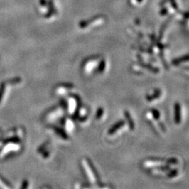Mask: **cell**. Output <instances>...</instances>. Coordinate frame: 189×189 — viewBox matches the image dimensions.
<instances>
[{
  "label": "cell",
  "instance_id": "277c9868",
  "mask_svg": "<svg viewBox=\"0 0 189 189\" xmlns=\"http://www.w3.org/2000/svg\"><path fill=\"white\" fill-rule=\"evenodd\" d=\"M124 125H125L124 121H119V123H116V124L114 125L113 127H112V128L109 129V130L108 131V134H114L116 131H117V130H119V129L121 128V127H123Z\"/></svg>",
  "mask_w": 189,
  "mask_h": 189
},
{
  "label": "cell",
  "instance_id": "4fadbf2b",
  "mask_svg": "<svg viewBox=\"0 0 189 189\" xmlns=\"http://www.w3.org/2000/svg\"><path fill=\"white\" fill-rule=\"evenodd\" d=\"M177 171L176 170H174L171 171V172H170V174H168V176L170 177H173L174 176L177 175Z\"/></svg>",
  "mask_w": 189,
  "mask_h": 189
},
{
  "label": "cell",
  "instance_id": "7a4b0ae2",
  "mask_svg": "<svg viewBox=\"0 0 189 189\" xmlns=\"http://www.w3.org/2000/svg\"><path fill=\"white\" fill-rule=\"evenodd\" d=\"M97 60L96 59H92V60H89L85 63L84 65V70L86 72H90L92 69L95 68L96 67V65L97 64Z\"/></svg>",
  "mask_w": 189,
  "mask_h": 189
},
{
  "label": "cell",
  "instance_id": "30bf717a",
  "mask_svg": "<svg viewBox=\"0 0 189 189\" xmlns=\"http://www.w3.org/2000/svg\"><path fill=\"white\" fill-rule=\"evenodd\" d=\"M105 67H106V63L104 60L101 61L98 66V72H102L104 70Z\"/></svg>",
  "mask_w": 189,
  "mask_h": 189
},
{
  "label": "cell",
  "instance_id": "5b68a950",
  "mask_svg": "<svg viewBox=\"0 0 189 189\" xmlns=\"http://www.w3.org/2000/svg\"><path fill=\"white\" fill-rule=\"evenodd\" d=\"M72 88H73V85L72 84H66L64 85H61V86H60L59 88L57 89V92L60 94H63Z\"/></svg>",
  "mask_w": 189,
  "mask_h": 189
},
{
  "label": "cell",
  "instance_id": "ba28073f",
  "mask_svg": "<svg viewBox=\"0 0 189 189\" xmlns=\"http://www.w3.org/2000/svg\"><path fill=\"white\" fill-rule=\"evenodd\" d=\"M188 56L186 55V56H184V57L179 58V59L174 60L173 61V63H173L174 65H178V64H179V63H182V62L187 61V60H188Z\"/></svg>",
  "mask_w": 189,
  "mask_h": 189
},
{
  "label": "cell",
  "instance_id": "9c48e42d",
  "mask_svg": "<svg viewBox=\"0 0 189 189\" xmlns=\"http://www.w3.org/2000/svg\"><path fill=\"white\" fill-rule=\"evenodd\" d=\"M65 126L67 127V130L71 131V130H72V129L74 128L73 123H72V121H70V120H67L66 123H65Z\"/></svg>",
  "mask_w": 189,
  "mask_h": 189
},
{
  "label": "cell",
  "instance_id": "3957f363",
  "mask_svg": "<svg viewBox=\"0 0 189 189\" xmlns=\"http://www.w3.org/2000/svg\"><path fill=\"white\" fill-rule=\"evenodd\" d=\"M174 119H175V123L177 124H179L181 121V107L179 103H177L174 106Z\"/></svg>",
  "mask_w": 189,
  "mask_h": 189
},
{
  "label": "cell",
  "instance_id": "8fae6325",
  "mask_svg": "<svg viewBox=\"0 0 189 189\" xmlns=\"http://www.w3.org/2000/svg\"><path fill=\"white\" fill-rule=\"evenodd\" d=\"M151 114H152V116L153 118H154V119L158 120L160 118V113L158 112V111L156 110V109H153L151 112Z\"/></svg>",
  "mask_w": 189,
  "mask_h": 189
},
{
  "label": "cell",
  "instance_id": "6da1fadb",
  "mask_svg": "<svg viewBox=\"0 0 189 189\" xmlns=\"http://www.w3.org/2000/svg\"><path fill=\"white\" fill-rule=\"evenodd\" d=\"M79 100L77 99V97L74 96L70 98L69 101V112L70 114H74L76 112V109L77 107Z\"/></svg>",
  "mask_w": 189,
  "mask_h": 189
},
{
  "label": "cell",
  "instance_id": "52a82bcc",
  "mask_svg": "<svg viewBox=\"0 0 189 189\" xmlns=\"http://www.w3.org/2000/svg\"><path fill=\"white\" fill-rule=\"evenodd\" d=\"M161 90H156L155 92H154L153 95H148L146 97V99L148 101H153L154 100V99H157V98H158L160 96H161Z\"/></svg>",
  "mask_w": 189,
  "mask_h": 189
},
{
  "label": "cell",
  "instance_id": "7c38bea8",
  "mask_svg": "<svg viewBox=\"0 0 189 189\" xmlns=\"http://www.w3.org/2000/svg\"><path fill=\"white\" fill-rule=\"evenodd\" d=\"M103 109H102V108H99L97 109V114H96V117H97V119H100V118L102 117V114H103Z\"/></svg>",
  "mask_w": 189,
  "mask_h": 189
},
{
  "label": "cell",
  "instance_id": "8992f818",
  "mask_svg": "<svg viewBox=\"0 0 189 189\" xmlns=\"http://www.w3.org/2000/svg\"><path fill=\"white\" fill-rule=\"evenodd\" d=\"M124 114H125V118H126V119L128 120V125L129 126H130V130H133L134 129V122L133 121H132L131 116H130V114H129V112L128 111H125L124 112Z\"/></svg>",
  "mask_w": 189,
  "mask_h": 189
}]
</instances>
